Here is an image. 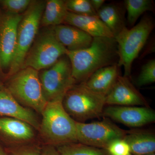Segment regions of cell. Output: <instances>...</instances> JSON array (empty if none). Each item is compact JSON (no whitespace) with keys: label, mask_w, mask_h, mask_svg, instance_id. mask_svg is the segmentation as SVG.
Wrapping results in <instances>:
<instances>
[{"label":"cell","mask_w":155,"mask_h":155,"mask_svg":"<svg viewBox=\"0 0 155 155\" xmlns=\"http://www.w3.org/2000/svg\"><path fill=\"white\" fill-rule=\"evenodd\" d=\"M75 82H84L94 73L107 66L118 64L117 42L114 38L94 37L89 47L67 51Z\"/></svg>","instance_id":"obj_1"},{"label":"cell","mask_w":155,"mask_h":155,"mask_svg":"<svg viewBox=\"0 0 155 155\" xmlns=\"http://www.w3.org/2000/svg\"><path fill=\"white\" fill-rule=\"evenodd\" d=\"M41 114L39 130L48 145L56 147L78 142L76 121L65 110L62 101L48 102Z\"/></svg>","instance_id":"obj_2"},{"label":"cell","mask_w":155,"mask_h":155,"mask_svg":"<svg viewBox=\"0 0 155 155\" xmlns=\"http://www.w3.org/2000/svg\"><path fill=\"white\" fill-rule=\"evenodd\" d=\"M8 91L20 105L41 114L47 104L43 93L38 71L26 67L10 77Z\"/></svg>","instance_id":"obj_3"},{"label":"cell","mask_w":155,"mask_h":155,"mask_svg":"<svg viewBox=\"0 0 155 155\" xmlns=\"http://www.w3.org/2000/svg\"><path fill=\"white\" fill-rule=\"evenodd\" d=\"M154 26L152 18L145 16L135 26L130 29L125 28L114 38L118 48V64L124 67V76H130L132 63L144 47Z\"/></svg>","instance_id":"obj_4"},{"label":"cell","mask_w":155,"mask_h":155,"mask_svg":"<svg viewBox=\"0 0 155 155\" xmlns=\"http://www.w3.org/2000/svg\"><path fill=\"white\" fill-rule=\"evenodd\" d=\"M105 96L90 89L83 83L73 85L64 96L62 104L75 121L83 122L101 116Z\"/></svg>","instance_id":"obj_5"},{"label":"cell","mask_w":155,"mask_h":155,"mask_svg":"<svg viewBox=\"0 0 155 155\" xmlns=\"http://www.w3.org/2000/svg\"><path fill=\"white\" fill-rule=\"evenodd\" d=\"M45 3L32 1L23 14L17 31L16 51L8 75L11 77L22 69L25 57L38 32Z\"/></svg>","instance_id":"obj_6"},{"label":"cell","mask_w":155,"mask_h":155,"mask_svg":"<svg viewBox=\"0 0 155 155\" xmlns=\"http://www.w3.org/2000/svg\"><path fill=\"white\" fill-rule=\"evenodd\" d=\"M67 51L57 39L52 27L46 28L38 33L22 69L30 67L38 72L47 69L66 55Z\"/></svg>","instance_id":"obj_7"},{"label":"cell","mask_w":155,"mask_h":155,"mask_svg":"<svg viewBox=\"0 0 155 155\" xmlns=\"http://www.w3.org/2000/svg\"><path fill=\"white\" fill-rule=\"evenodd\" d=\"M38 72L43 93L47 103L63 101L66 93L76 84L72 77L70 61L66 54L51 67Z\"/></svg>","instance_id":"obj_8"},{"label":"cell","mask_w":155,"mask_h":155,"mask_svg":"<svg viewBox=\"0 0 155 155\" xmlns=\"http://www.w3.org/2000/svg\"><path fill=\"white\" fill-rule=\"evenodd\" d=\"M76 136L79 143L97 148L107 149L115 140L123 139L126 131L108 119L89 123L76 121Z\"/></svg>","instance_id":"obj_9"},{"label":"cell","mask_w":155,"mask_h":155,"mask_svg":"<svg viewBox=\"0 0 155 155\" xmlns=\"http://www.w3.org/2000/svg\"><path fill=\"white\" fill-rule=\"evenodd\" d=\"M23 15L7 13L0 19V71L8 74L16 51L17 31Z\"/></svg>","instance_id":"obj_10"},{"label":"cell","mask_w":155,"mask_h":155,"mask_svg":"<svg viewBox=\"0 0 155 155\" xmlns=\"http://www.w3.org/2000/svg\"><path fill=\"white\" fill-rule=\"evenodd\" d=\"M103 114L128 127H141L155 121L154 111L147 107L111 106Z\"/></svg>","instance_id":"obj_11"},{"label":"cell","mask_w":155,"mask_h":155,"mask_svg":"<svg viewBox=\"0 0 155 155\" xmlns=\"http://www.w3.org/2000/svg\"><path fill=\"white\" fill-rule=\"evenodd\" d=\"M33 128L20 119L0 116V136L14 147L29 144L35 136Z\"/></svg>","instance_id":"obj_12"},{"label":"cell","mask_w":155,"mask_h":155,"mask_svg":"<svg viewBox=\"0 0 155 155\" xmlns=\"http://www.w3.org/2000/svg\"><path fill=\"white\" fill-rule=\"evenodd\" d=\"M105 104L122 106H143L147 105V102L128 77L119 75L106 95Z\"/></svg>","instance_id":"obj_13"},{"label":"cell","mask_w":155,"mask_h":155,"mask_svg":"<svg viewBox=\"0 0 155 155\" xmlns=\"http://www.w3.org/2000/svg\"><path fill=\"white\" fill-rule=\"evenodd\" d=\"M0 116L17 118L39 129L40 123L34 111L20 105L6 88L0 90Z\"/></svg>","instance_id":"obj_14"},{"label":"cell","mask_w":155,"mask_h":155,"mask_svg":"<svg viewBox=\"0 0 155 155\" xmlns=\"http://www.w3.org/2000/svg\"><path fill=\"white\" fill-rule=\"evenodd\" d=\"M52 27L58 41L68 51L86 48L92 42L93 37L72 25L61 24Z\"/></svg>","instance_id":"obj_15"},{"label":"cell","mask_w":155,"mask_h":155,"mask_svg":"<svg viewBox=\"0 0 155 155\" xmlns=\"http://www.w3.org/2000/svg\"><path fill=\"white\" fill-rule=\"evenodd\" d=\"M64 23L79 28L93 38H114L97 16L79 15L68 12Z\"/></svg>","instance_id":"obj_16"},{"label":"cell","mask_w":155,"mask_h":155,"mask_svg":"<svg viewBox=\"0 0 155 155\" xmlns=\"http://www.w3.org/2000/svg\"><path fill=\"white\" fill-rule=\"evenodd\" d=\"M119 67L116 64L98 69L82 83L93 91L106 97L120 75Z\"/></svg>","instance_id":"obj_17"},{"label":"cell","mask_w":155,"mask_h":155,"mask_svg":"<svg viewBox=\"0 0 155 155\" xmlns=\"http://www.w3.org/2000/svg\"><path fill=\"white\" fill-rule=\"evenodd\" d=\"M97 15L110 31L114 38L127 28L124 11L117 4L104 5L97 12Z\"/></svg>","instance_id":"obj_18"},{"label":"cell","mask_w":155,"mask_h":155,"mask_svg":"<svg viewBox=\"0 0 155 155\" xmlns=\"http://www.w3.org/2000/svg\"><path fill=\"white\" fill-rule=\"evenodd\" d=\"M123 140L130 148V153L145 155L155 151V137L153 134L143 132L126 134Z\"/></svg>","instance_id":"obj_19"},{"label":"cell","mask_w":155,"mask_h":155,"mask_svg":"<svg viewBox=\"0 0 155 155\" xmlns=\"http://www.w3.org/2000/svg\"><path fill=\"white\" fill-rule=\"evenodd\" d=\"M68 11L66 1L48 0L45 2L40 24L45 27H53L64 23Z\"/></svg>","instance_id":"obj_20"},{"label":"cell","mask_w":155,"mask_h":155,"mask_svg":"<svg viewBox=\"0 0 155 155\" xmlns=\"http://www.w3.org/2000/svg\"><path fill=\"white\" fill-rule=\"evenodd\" d=\"M125 8L127 11V23L133 26L143 13L153 10V1L151 0H126Z\"/></svg>","instance_id":"obj_21"},{"label":"cell","mask_w":155,"mask_h":155,"mask_svg":"<svg viewBox=\"0 0 155 155\" xmlns=\"http://www.w3.org/2000/svg\"><path fill=\"white\" fill-rule=\"evenodd\" d=\"M61 155H105L102 150L77 142L56 147Z\"/></svg>","instance_id":"obj_22"},{"label":"cell","mask_w":155,"mask_h":155,"mask_svg":"<svg viewBox=\"0 0 155 155\" xmlns=\"http://www.w3.org/2000/svg\"><path fill=\"white\" fill-rule=\"evenodd\" d=\"M66 5L68 12L79 15L97 16L90 0H68L66 1Z\"/></svg>","instance_id":"obj_23"},{"label":"cell","mask_w":155,"mask_h":155,"mask_svg":"<svg viewBox=\"0 0 155 155\" xmlns=\"http://www.w3.org/2000/svg\"><path fill=\"white\" fill-rule=\"evenodd\" d=\"M155 81V59L149 61L141 68V71L136 81V85L142 87Z\"/></svg>","instance_id":"obj_24"},{"label":"cell","mask_w":155,"mask_h":155,"mask_svg":"<svg viewBox=\"0 0 155 155\" xmlns=\"http://www.w3.org/2000/svg\"><path fill=\"white\" fill-rule=\"evenodd\" d=\"M32 2L30 0H1L0 4L7 13L21 14L27 11Z\"/></svg>","instance_id":"obj_25"},{"label":"cell","mask_w":155,"mask_h":155,"mask_svg":"<svg viewBox=\"0 0 155 155\" xmlns=\"http://www.w3.org/2000/svg\"><path fill=\"white\" fill-rule=\"evenodd\" d=\"M107 149L111 155H128L130 148L123 139H118L111 142Z\"/></svg>","instance_id":"obj_26"},{"label":"cell","mask_w":155,"mask_h":155,"mask_svg":"<svg viewBox=\"0 0 155 155\" xmlns=\"http://www.w3.org/2000/svg\"><path fill=\"white\" fill-rule=\"evenodd\" d=\"M41 150L38 146L28 144L14 147L8 155H40Z\"/></svg>","instance_id":"obj_27"},{"label":"cell","mask_w":155,"mask_h":155,"mask_svg":"<svg viewBox=\"0 0 155 155\" xmlns=\"http://www.w3.org/2000/svg\"><path fill=\"white\" fill-rule=\"evenodd\" d=\"M40 155H61L56 147L47 145L41 149Z\"/></svg>","instance_id":"obj_28"},{"label":"cell","mask_w":155,"mask_h":155,"mask_svg":"<svg viewBox=\"0 0 155 155\" xmlns=\"http://www.w3.org/2000/svg\"><path fill=\"white\" fill-rule=\"evenodd\" d=\"M93 8L96 12H97L104 5V0H90Z\"/></svg>","instance_id":"obj_29"},{"label":"cell","mask_w":155,"mask_h":155,"mask_svg":"<svg viewBox=\"0 0 155 155\" xmlns=\"http://www.w3.org/2000/svg\"><path fill=\"white\" fill-rule=\"evenodd\" d=\"M0 155H8V154L4 150L1 145H0Z\"/></svg>","instance_id":"obj_30"},{"label":"cell","mask_w":155,"mask_h":155,"mask_svg":"<svg viewBox=\"0 0 155 155\" xmlns=\"http://www.w3.org/2000/svg\"><path fill=\"white\" fill-rule=\"evenodd\" d=\"M3 89L2 88V84H1V82H0V90H1L2 89Z\"/></svg>","instance_id":"obj_31"},{"label":"cell","mask_w":155,"mask_h":155,"mask_svg":"<svg viewBox=\"0 0 155 155\" xmlns=\"http://www.w3.org/2000/svg\"><path fill=\"white\" fill-rule=\"evenodd\" d=\"M145 155H155L154 153L150 154Z\"/></svg>","instance_id":"obj_32"},{"label":"cell","mask_w":155,"mask_h":155,"mask_svg":"<svg viewBox=\"0 0 155 155\" xmlns=\"http://www.w3.org/2000/svg\"><path fill=\"white\" fill-rule=\"evenodd\" d=\"M128 155H131V153H130V154Z\"/></svg>","instance_id":"obj_33"}]
</instances>
